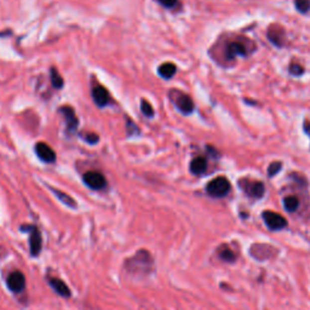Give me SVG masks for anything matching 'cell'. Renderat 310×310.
Listing matches in <instances>:
<instances>
[{
  "label": "cell",
  "mask_w": 310,
  "mask_h": 310,
  "mask_svg": "<svg viewBox=\"0 0 310 310\" xmlns=\"http://www.w3.org/2000/svg\"><path fill=\"white\" fill-rule=\"evenodd\" d=\"M153 266V259L149 255L148 251H138L137 255L131 259H129L126 263V268L130 273H136V274H148Z\"/></svg>",
  "instance_id": "obj_1"
},
{
  "label": "cell",
  "mask_w": 310,
  "mask_h": 310,
  "mask_svg": "<svg viewBox=\"0 0 310 310\" xmlns=\"http://www.w3.org/2000/svg\"><path fill=\"white\" fill-rule=\"evenodd\" d=\"M206 191L212 198H223L230 191V182L225 177H217L208 183Z\"/></svg>",
  "instance_id": "obj_2"
},
{
  "label": "cell",
  "mask_w": 310,
  "mask_h": 310,
  "mask_svg": "<svg viewBox=\"0 0 310 310\" xmlns=\"http://www.w3.org/2000/svg\"><path fill=\"white\" fill-rule=\"evenodd\" d=\"M22 230L29 233V247L32 256H38L43 247V239L41 234L35 225H23L21 227Z\"/></svg>",
  "instance_id": "obj_3"
},
{
  "label": "cell",
  "mask_w": 310,
  "mask_h": 310,
  "mask_svg": "<svg viewBox=\"0 0 310 310\" xmlns=\"http://www.w3.org/2000/svg\"><path fill=\"white\" fill-rule=\"evenodd\" d=\"M263 221L267 227L272 230H281L287 225V221L284 216L272 212V211H264Z\"/></svg>",
  "instance_id": "obj_4"
},
{
  "label": "cell",
  "mask_w": 310,
  "mask_h": 310,
  "mask_svg": "<svg viewBox=\"0 0 310 310\" xmlns=\"http://www.w3.org/2000/svg\"><path fill=\"white\" fill-rule=\"evenodd\" d=\"M240 187L247 195L255 199L262 198L264 194V190H266L264 189L263 183L258 181H247V179H244V181H240Z\"/></svg>",
  "instance_id": "obj_5"
},
{
  "label": "cell",
  "mask_w": 310,
  "mask_h": 310,
  "mask_svg": "<svg viewBox=\"0 0 310 310\" xmlns=\"http://www.w3.org/2000/svg\"><path fill=\"white\" fill-rule=\"evenodd\" d=\"M84 182L89 188L95 190H100L106 188L107 185V181L104 178V176L102 173L97 172V171H90L84 174Z\"/></svg>",
  "instance_id": "obj_6"
},
{
  "label": "cell",
  "mask_w": 310,
  "mask_h": 310,
  "mask_svg": "<svg viewBox=\"0 0 310 310\" xmlns=\"http://www.w3.org/2000/svg\"><path fill=\"white\" fill-rule=\"evenodd\" d=\"M6 285L10 291L13 293H21L26 289V278L21 272H13L7 278Z\"/></svg>",
  "instance_id": "obj_7"
},
{
  "label": "cell",
  "mask_w": 310,
  "mask_h": 310,
  "mask_svg": "<svg viewBox=\"0 0 310 310\" xmlns=\"http://www.w3.org/2000/svg\"><path fill=\"white\" fill-rule=\"evenodd\" d=\"M35 152L36 155L39 156V159L43 160L45 162H55L56 160V153L55 151L50 146H47L46 143H38L35 146Z\"/></svg>",
  "instance_id": "obj_8"
},
{
  "label": "cell",
  "mask_w": 310,
  "mask_h": 310,
  "mask_svg": "<svg viewBox=\"0 0 310 310\" xmlns=\"http://www.w3.org/2000/svg\"><path fill=\"white\" fill-rule=\"evenodd\" d=\"M249 50H247L246 45L239 43V41H234L230 43L225 49V56H227L228 60H234L238 56H246Z\"/></svg>",
  "instance_id": "obj_9"
},
{
  "label": "cell",
  "mask_w": 310,
  "mask_h": 310,
  "mask_svg": "<svg viewBox=\"0 0 310 310\" xmlns=\"http://www.w3.org/2000/svg\"><path fill=\"white\" fill-rule=\"evenodd\" d=\"M60 111L67 121V129H68V131L74 132L79 125V121L77 115H75L74 113V109H72L70 107H63V108H61Z\"/></svg>",
  "instance_id": "obj_10"
},
{
  "label": "cell",
  "mask_w": 310,
  "mask_h": 310,
  "mask_svg": "<svg viewBox=\"0 0 310 310\" xmlns=\"http://www.w3.org/2000/svg\"><path fill=\"white\" fill-rule=\"evenodd\" d=\"M92 97H94L95 103L100 107H104L109 103V97L108 91H107L106 87L103 86H96L94 90H92Z\"/></svg>",
  "instance_id": "obj_11"
},
{
  "label": "cell",
  "mask_w": 310,
  "mask_h": 310,
  "mask_svg": "<svg viewBox=\"0 0 310 310\" xmlns=\"http://www.w3.org/2000/svg\"><path fill=\"white\" fill-rule=\"evenodd\" d=\"M176 106L184 114H190L194 109V103L191 98L184 94H179L178 97L176 98Z\"/></svg>",
  "instance_id": "obj_12"
},
{
  "label": "cell",
  "mask_w": 310,
  "mask_h": 310,
  "mask_svg": "<svg viewBox=\"0 0 310 310\" xmlns=\"http://www.w3.org/2000/svg\"><path fill=\"white\" fill-rule=\"evenodd\" d=\"M49 284H50V286H51L52 289L55 290V292L58 293V295L62 296V297H66V298L70 297L69 287L67 286L66 283H64V281H62L61 279H57V278L50 279Z\"/></svg>",
  "instance_id": "obj_13"
},
{
  "label": "cell",
  "mask_w": 310,
  "mask_h": 310,
  "mask_svg": "<svg viewBox=\"0 0 310 310\" xmlns=\"http://www.w3.org/2000/svg\"><path fill=\"white\" fill-rule=\"evenodd\" d=\"M207 168V160L204 156H198L191 160L190 171L194 174H202Z\"/></svg>",
  "instance_id": "obj_14"
},
{
  "label": "cell",
  "mask_w": 310,
  "mask_h": 310,
  "mask_svg": "<svg viewBox=\"0 0 310 310\" xmlns=\"http://www.w3.org/2000/svg\"><path fill=\"white\" fill-rule=\"evenodd\" d=\"M176 66H174L173 63H171V62H166V63L161 64V66L159 67V74L161 75L164 79H170L172 78L174 75V73H176Z\"/></svg>",
  "instance_id": "obj_15"
},
{
  "label": "cell",
  "mask_w": 310,
  "mask_h": 310,
  "mask_svg": "<svg viewBox=\"0 0 310 310\" xmlns=\"http://www.w3.org/2000/svg\"><path fill=\"white\" fill-rule=\"evenodd\" d=\"M52 193H55V195L57 196L58 199L61 200L62 202H63L64 205H67V206H69V207H77V202H75V200L74 199H72L70 198L69 195H67L66 193H62V191H60V190H57V189H53L52 188Z\"/></svg>",
  "instance_id": "obj_16"
},
{
  "label": "cell",
  "mask_w": 310,
  "mask_h": 310,
  "mask_svg": "<svg viewBox=\"0 0 310 310\" xmlns=\"http://www.w3.org/2000/svg\"><path fill=\"white\" fill-rule=\"evenodd\" d=\"M218 255H219V257H221L225 262H233V261H235V258H236L234 251L230 250L229 247L227 246V245H223V246H221V249L218 250Z\"/></svg>",
  "instance_id": "obj_17"
},
{
  "label": "cell",
  "mask_w": 310,
  "mask_h": 310,
  "mask_svg": "<svg viewBox=\"0 0 310 310\" xmlns=\"http://www.w3.org/2000/svg\"><path fill=\"white\" fill-rule=\"evenodd\" d=\"M284 206L289 212H295L300 207V200L296 196H286L284 199Z\"/></svg>",
  "instance_id": "obj_18"
},
{
  "label": "cell",
  "mask_w": 310,
  "mask_h": 310,
  "mask_svg": "<svg viewBox=\"0 0 310 310\" xmlns=\"http://www.w3.org/2000/svg\"><path fill=\"white\" fill-rule=\"evenodd\" d=\"M50 77H51V84L55 89H61V87H63V79H62V77L58 74V72L55 68L51 69Z\"/></svg>",
  "instance_id": "obj_19"
},
{
  "label": "cell",
  "mask_w": 310,
  "mask_h": 310,
  "mask_svg": "<svg viewBox=\"0 0 310 310\" xmlns=\"http://www.w3.org/2000/svg\"><path fill=\"white\" fill-rule=\"evenodd\" d=\"M141 111H142L143 114H145L146 117H148V118H152L154 115L153 107H152L151 103L147 102L146 100H143L142 102H141Z\"/></svg>",
  "instance_id": "obj_20"
},
{
  "label": "cell",
  "mask_w": 310,
  "mask_h": 310,
  "mask_svg": "<svg viewBox=\"0 0 310 310\" xmlns=\"http://www.w3.org/2000/svg\"><path fill=\"white\" fill-rule=\"evenodd\" d=\"M296 7L302 13H307L310 10V0H296Z\"/></svg>",
  "instance_id": "obj_21"
},
{
  "label": "cell",
  "mask_w": 310,
  "mask_h": 310,
  "mask_svg": "<svg viewBox=\"0 0 310 310\" xmlns=\"http://www.w3.org/2000/svg\"><path fill=\"white\" fill-rule=\"evenodd\" d=\"M281 166H283V165H281V162H279V161L273 162V164L269 166V170H268V174H269L270 177L275 176V174L281 170Z\"/></svg>",
  "instance_id": "obj_22"
},
{
  "label": "cell",
  "mask_w": 310,
  "mask_h": 310,
  "mask_svg": "<svg viewBox=\"0 0 310 310\" xmlns=\"http://www.w3.org/2000/svg\"><path fill=\"white\" fill-rule=\"evenodd\" d=\"M303 72H304V68L303 67H301L300 64L292 63L291 66H290V73L293 75H301Z\"/></svg>",
  "instance_id": "obj_23"
},
{
  "label": "cell",
  "mask_w": 310,
  "mask_h": 310,
  "mask_svg": "<svg viewBox=\"0 0 310 310\" xmlns=\"http://www.w3.org/2000/svg\"><path fill=\"white\" fill-rule=\"evenodd\" d=\"M98 136L96 134H87L85 136V141L89 143H92V145H96V143H98Z\"/></svg>",
  "instance_id": "obj_24"
},
{
  "label": "cell",
  "mask_w": 310,
  "mask_h": 310,
  "mask_svg": "<svg viewBox=\"0 0 310 310\" xmlns=\"http://www.w3.org/2000/svg\"><path fill=\"white\" fill-rule=\"evenodd\" d=\"M157 1H159L160 4L165 7H173V6H176L178 0H157Z\"/></svg>",
  "instance_id": "obj_25"
},
{
  "label": "cell",
  "mask_w": 310,
  "mask_h": 310,
  "mask_svg": "<svg viewBox=\"0 0 310 310\" xmlns=\"http://www.w3.org/2000/svg\"><path fill=\"white\" fill-rule=\"evenodd\" d=\"M308 132H309V134H310V128H309V129H308Z\"/></svg>",
  "instance_id": "obj_26"
}]
</instances>
